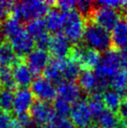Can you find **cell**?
<instances>
[{
	"label": "cell",
	"instance_id": "cell-29",
	"mask_svg": "<svg viewBox=\"0 0 127 128\" xmlns=\"http://www.w3.org/2000/svg\"><path fill=\"white\" fill-rule=\"evenodd\" d=\"M13 101H14V92L13 91L7 89L0 90V108L2 111L10 113L13 110Z\"/></svg>",
	"mask_w": 127,
	"mask_h": 128
},
{
	"label": "cell",
	"instance_id": "cell-21",
	"mask_svg": "<svg viewBox=\"0 0 127 128\" xmlns=\"http://www.w3.org/2000/svg\"><path fill=\"white\" fill-rule=\"evenodd\" d=\"M20 59L8 41H4L0 45V68H10L17 64Z\"/></svg>",
	"mask_w": 127,
	"mask_h": 128
},
{
	"label": "cell",
	"instance_id": "cell-34",
	"mask_svg": "<svg viewBox=\"0 0 127 128\" xmlns=\"http://www.w3.org/2000/svg\"><path fill=\"white\" fill-rule=\"evenodd\" d=\"M13 119L11 114L5 111H0V128H8Z\"/></svg>",
	"mask_w": 127,
	"mask_h": 128
},
{
	"label": "cell",
	"instance_id": "cell-36",
	"mask_svg": "<svg viewBox=\"0 0 127 128\" xmlns=\"http://www.w3.org/2000/svg\"><path fill=\"white\" fill-rule=\"evenodd\" d=\"M120 57H122V66L124 68V71L127 73V46L122 49Z\"/></svg>",
	"mask_w": 127,
	"mask_h": 128
},
{
	"label": "cell",
	"instance_id": "cell-3",
	"mask_svg": "<svg viewBox=\"0 0 127 128\" xmlns=\"http://www.w3.org/2000/svg\"><path fill=\"white\" fill-rule=\"evenodd\" d=\"M64 35L73 44H78L86 26L84 17L78 10H69L63 12Z\"/></svg>",
	"mask_w": 127,
	"mask_h": 128
},
{
	"label": "cell",
	"instance_id": "cell-1",
	"mask_svg": "<svg viewBox=\"0 0 127 128\" xmlns=\"http://www.w3.org/2000/svg\"><path fill=\"white\" fill-rule=\"evenodd\" d=\"M53 2L50 1H22L16 2L12 7V16L20 22H30L42 19L50 10Z\"/></svg>",
	"mask_w": 127,
	"mask_h": 128
},
{
	"label": "cell",
	"instance_id": "cell-32",
	"mask_svg": "<svg viewBox=\"0 0 127 128\" xmlns=\"http://www.w3.org/2000/svg\"><path fill=\"white\" fill-rule=\"evenodd\" d=\"M13 2L11 1H2L0 0V24H3L10 16L12 11Z\"/></svg>",
	"mask_w": 127,
	"mask_h": 128
},
{
	"label": "cell",
	"instance_id": "cell-2",
	"mask_svg": "<svg viewBox=\"0 0 127 128\" xmlns=\"http://www.w3.org/2000/svg\"><path fill=\"white\" fill-rule=\"evenodd\" d=\"M83 43L85 46L97 52H108L112 48L111 35L110 31L106 30L94 22L86 21V26L83 33Z\"/></svg>",
	"mask_w": 127,
	"mask_h": 128
},
{
	"label": "cell",
	"instance_id": "cell-25",
	"mask_svg": "<svg viewBox=\"0 0 127 128\" xmlns=\"http://www.w3.org/2000/svg\"><path fill=\"white\" fill-rule=\"evenodd\" d=\"M25 30L34 39L41 36L44 33L48 32L45 21L43 19H36L33 21L27 22L25 24Z\"/></svg>",
	"mask_w": 127,
	"mask_h": 128
},
{
	"label": "cell",
	"instance_id": "cell-6",
	"mask_svg": "<svg viewBox=\"0 0 127 128\" xmlns=\"http://www.w3.org/2000/svg\"><path fill=\"white\" fill-rule=\"evenodd\" d=\"M68 57L77 61L81 68H83V70H92V68H96L101 60L99 52L85 46L84 44L81 45L80 43L73 45Z\"/></svg>",
	"mask_w": 127,
	"mask_h": 128
},
{
	"label": "cell",
	"instance_id": "cell-14",
	"mask_svg": "<svg viewBox=\"0 0 127 128\" xmlns=\"http://www.w3.org/2000/svg\"><path fill=\"white\" fill-rule=\"evenodd\" d=\"M34 102V96L31 90H28L27 88H21L14 92L13 110L17 115L27 113Z\"/></svg>",
	"mask_w": 127,
	"mask_h": 128
},
{
	"label": "cell",
	"instance_id": "cell-27",
	"mask_svg": "<svg viewBox=\"0 0 127 128\" xmlns=\"http://www.w3.org/2000/svg\"><path fill=\"white\" fill-rule=\"evenodd\" d=\"M108 83L113 90L124 94V92L127 90V73L124 70H120L110 78Z\"/></svg>",
	"mask_w": 127,
	"mask_h": 128
},
{
	"label": "cell",
	"instance_id": "cell-22",
	"mask_svg": "<svg viewBox=\"0 0 127 128\" xmlns=\"http://www.w3.org/2000/svg\"><path fill=\"white\" fill-rule=\"evenodd\" d=\"M45 24H46L47 30L54 34H58L63 29L64 26V17L63 11L59 10H50L48 12L45 18Z\"/></svg>",
	"mask_w": 127,
	"mask_h": 128
},
{
	"label": "cell",
	"instance_id": "cell-13",
	"mask_svg": "<svg viewBox=\"0 0 127 128\" xmlns=\"http://www.w3.org/2000/svg\"><path fill=\"white\" fill-rule=\"evenodd\" d=\"M73 46L67 38L62 33L54 34L50 42L49 50L56 59H64L69 56Z\"/></svg>",
	"mask_w": 127,
	"mask_h": 128
},
{
	"label": "cell",
	"instance_id": "cell-11",
	"mask_svg": "<svg viewBox=\"0 0 127 128\" xmlns=\"http://www.w3.org/2000/svg\"><path fill=\"white\" fill-rule=\"evenodd\" d=\"M78 86L90 94L94 92H103L108 86V83L101 80L95 72L92 70H83L78 76Z\"/></svg>",
	"mask_w": 127,
	"mask_h": 128
},
{
	"label": "cell",
	"instance_id": "cell-23",
	"mask_svg": "<svg viewBox=\"0 0 127 128\" xmlns=\"http://www.w3.org/2000/svg\"><path fill=\"white\" fill-rule=\"evenodd\" d=\"M124 98V96L122 94L113 89L106 90L102 92V99L105 107L106 108V110H110L113 112L119 110Z\"/></svg>",
	"mask_w": 127,
	"mask_h": 128
},
{
	"label": "cell",
	"instance_id": "cell-39",
	"mask_svg": "<svg viewBox=\"0 0 127 128\" xmlns=\"http://www.w3.org/2000/svg\"><path fill=\"white\" fill-rule=\"evenodd\" d=\"M84 128H100L98 126V125H95V124H91V125H89V126H86V127Z\"/></svg>",
	"mask_w": 127,
	"mask_h": 128
},
{
	"label": "cell",
	"instance_id": "cell-8",
	"mask_svg": "<svg viewBox=\"0 0 127 128\" xmlns=\"http://www.w3.org/2000/svg\"><path fill=\"white\" fill-rule=\"evenodd\" d=\"M31 92L38 101L48 102L55 100L57 96V90L52 82L44 77H38L31 84Z\"/></svg>",
	"mask_w": 127,
	"mask_h": 128
},
{
	"label": "cell",
	"instance_id": "cell-19",
	"mask_svg": "<svg viewBox=\"0 0 127 128\" xmlns=\"http://www.w3.org/2000/svg\"><path fill=\"white\" fill-rule=\"evenodd\" d=\"M44 78H47L52 83L60 84L64 82L63 73H62V59L53 58L50 59L46 68L43 71Z\"/></svg>",
	"mask_w": 127,
	"mask_h": 128
},
{
	"label": "cell",
	"instance_id": "cell-7",
	"mask_svg": "<svg viewBox=\"0 0 127 128\" xmlns=\"http://www.w3.org/2000/svg\"><path fill=\"white\" fill-rule=\"evenodd\" d=\"M8 42L20 59H24L35 47L34 38L29 35L25 28H22L8 38Z\"/></svg>",
	"mask_w": 127,
	"mask_h": 128
},
{
	"label": "cell",
	"instance_id": "cell-10",
	"mask_svg": "<svg viewBox=\"0 0 127 128\" xmlns=\"http://www.w3.org/2000/svg\"><path fill=\"white\" fill-rule=\"evenodd\" d=\"M71 122L77 127L84 128L91 125L92 116L87 99H80L72 106L70 111Z\"/></svg>",
	"mask_w": 127,
	"mask_h": 128
},
{
	"label": "cell",
	"instance_id": "cell-26",
	"mask_svg": "<svg viewBox=\"0 0 127 128\" xmlns=\"http://www.w3.org/2000/svg\"><path fill=\"white\" fill-rule=\"evenodd\" d=\"M22 28V26L21 22L12 15L10 16L1 25V29L3 31L4 36H7L8 38L12 36L18 31H20Z\"/></svg>",
	"mask_w": 127,
	"mask_h": 128
},
{
	"label": "cell",
	"instance_id": "cell-33",
	"mask_svg": "<svg viewBox=\"0 0 127 128\" xmlns=\"http://www.w3.org/2000/svg\"><path fill=\"white\" fill-rule=\"evenodd\" d=\"M76 4L77 1H73V0H62V1H56L53 2L52 6H55L59 10L63 11H69L73 10L74 8H76Z\"/></svg>",
	"mask_w": 127,
	"mask_h": 128
},
{
	"label": "cell",
	"instance_id": "cell-4",
	"mask_svg": "<svg viewBox=\"0 0 127 128\" xmlns=\"http://www.w3.org/2000/svg\"><path fill=\"white\" fill-rule=\"evenodd\" d=\"M122 66V57L118 50L110 49L101 57L98 66H96L95 73L100 80L110 85V80L120 71Z\"/></svg>",
	"mask_w": 127,
	"mask_h": 128
},
{
	"label": "cell",
	"instance_id": "cell-18",
	"mask_svg": "<svg viewBox=\"0 0 127 128\" xmlns=\"http://www.w3.org/2000/svg\"><path fill=\"white\" fill-rule=\"evenodd\" d=\"M100 128H127L116 112L105 110L96 118Z\"/></svg>",
	"mask_w": 127,
	"mask_h": 128
},
{
	"label": "cell",
	"instance_id": "cell-5",
	"mask_svg": "<svg viewBox=\"0 0 127 128\" xmlns=\"http://www.w3.org/2000/svg\"><path fill=\"white\" fill-rule=\"evenodd\" d=\"M120 10L110 7L98 5V7L94 6L90 17L86 21L92 22L95 24L101 26L108 31H110L114 29L117 24L120 22Z\"/></svg>",
	"mask_w": 127,
	"mask_h": 128
},
{
	"label": "cell",
	"instance_id": "cell-31",
	"mask_svg": "<svg viewBox=\"0 0 127 128\" xmlns=\"http://www.w3.org/2000/svg\"><path fill=\"white\" fill-rule=\"evenodd\" d=\"M41 128H75V125L67 118L55 116L53 120Z\"/></svg>",
	"mask_w": 127,
	"mask_h": 128
},
{
	"label": "cell",
	"instance_id": "cell-12",
	"mask_svg": "<svg viewBox=\"0 0 127 128\" xmlns=\"http://www.w3.org/2000/svg\"><path fill=\"white\" fill-rule=\"evenodd\" d=\"M25 64L30 68L34 75H39L44 71L50 62V54L45 50L34 49L31 52L24 57Z\"/></svg>",
	"mask_w": 127,
	"mask_h": 128
},
{
	"label": "cell",
	"instance_id": "cell-17",
	"mask_svg": "<svg viewBox=\"0 0 127 128\" xmlns=\"http://www.w3.org/2000/svg\"><path fill=\"white\" fill-rule=\"evenodd\" d=\"M112 48L115 50L124 49L127 46V21H120L114 27L111 34Z\"/></svg>",
	"mask_w": 127,
	"mask_h": 128
},
{
	"label": "cell",
	"instance_id": "cell-9",
	"mask_svg": "<svg viewBox=\"0 0 127 128\" xmlns=\"http://www.w3.org/2000/svg\"><path fill=\"white\" fill-rule=\"evenodd\" d=\"M30 116L38 127H42L56 116L53 107L48 102L35 101L30 108Z\"/></svg>",
	"mask_w": 127,
	"mask_h": 128
},
{
	"label": "cell",
	"instance_id": "cell-30",
	"mask_svg": "<svg viewBox=\"0 0 127 128\" xmlns=\"http://www.w3.org/2000/svg\"><path fill=\"white\" fill-rule=\"evenodd\" d=\"M72 106L73 105H71L68 102L61 99L60 97H57L56 96V98L54 100V103H53V110L55 111L56 116L66 117V115L70 114Z\"/></svg>",
	"mask_w": 127,
	"mask_h": 128
},
{
	"label": "cell",
	"instance_id": "cell-24",
	"mask_svg": "<svg viewBox=\"0 0 127 128\" xmlns=\"http://www.w3.org/2000/svg\"><path fill=\"white\" fill-rule=\"evenodd\" d=\"M87 101H88L91 112L95 119L106 110L102 99V92H94L90 94Z\"/></svg>",
	"mask_w": 127,
	"mask_h": 128
},
{
	"label": "cell",
	"instance_id": "cell-37",
	"mask_svg": "<svg viewBox=\"0 0 127 128\" xmlns=\"http://www.w3.org/2000/svg\"><path fill=\"white\" fill-rule=\"evenodd\" d=\"M8 128H24V127L17 120H13Z\"/></svg>",
	"mask_w": 127,
	"mask_h": 128
},
{
	"label": "cell",
	"instance_id": "cell-15",
	"mask_svg": "<svg viewBox=\"0 0 127 128\" xmlns=\"http://www.w3.org/2000/svg\"><path fill=\"white\" fill-rule=\"evenodd\" d=\"M57 97L74 105L80 100L81 91L80 86L71 82H63L57 86Z\"/></svg>",
	"mask_w": 127,
	"mask_h": 128
},
{
	"label": "cell",
	"instance_id": "cell-20",
	"mask_svg": "<svg viewBox=\"0 0 127 128\" xmlns=\"http://www.w3.org/2000/svg\"><path fill=\"white\" fill-rule=\"evenodd\" d=\"M81 72V66L78 62L71 57L62 59V73L64 82H73L78 78Z\"/></svg>",
	"mask_w": 127,
	"mask_h": 128
},
{
	"label": "cell",
	"instance_id": "cell-38",
	"mask_svg": "<svg viewBox=\"0 0 127 128\" xmlns=\"http://www.w3.org/2000/svg\"><path fill=\"white\" fill-rule=\"evenodd\" d=\"M4 41H6V40H5V36H4L3 31H2V29H1V25H0V45H1Z\"/></svg>",
	"mask_w": 127,
	"mask_h": 128
},
{
	"label": "cell",
	"instance_id": "cell-28",
	"mask_svg": "<svg viewBox=\"0 0 127 128\" xmlns=\"http://www.w3.org/2000/svg\"><path fill=\"white\" fill-rule=\"evenodd\" d=\"M0 86L1 89L13 90L16 88L12 69L10 68H0Z\"/></svg>",
	"mask_w": 127,
	"mask_h": 128
},
{
	"label": "cell",
	"instance_id": "cell-35",
	"mask_svg": "<svg viewBox=\"0 0 127 128\" xmlns=\"http://www.w3.org/2000/svg\"><path fill=\"white\" fill-rule=\"evenodd\" d=\"M118 111H119V112H118L119 117L120 118L122 122L126 125V124H127V97H124V100H122V102L120 104V108H119V110H118Z\"/></svg>",
	"mask_w": 127,
	"mask_h": 128
},
{
	"label": "cell",
	"instance_id": "cell-40",
	"mask_svg": "<svg viewBox=\"0 0 127 128\" xmlns=\"http://www.w3.org/2000/svg\"><path fill=\"white\" fill-rule=\"evenodd\" d=\"M0 90H1V86H0Z\"/></svg>",
	"mask_w": 127,
	"mask_h": 128
},
{
	"label": "cell",
	"instance_id": "cell-16",
	"mask_svg": "<svg viewBox=\"0 0 127 128\" xmlns=\"http://www.w3.org/2000/svg\"><path fill=\"white\" fill-rule=\"evenodd\" d=\"M22 60L24 59L20 60L15 66H13L12 74L16 86H19L21 88H26L32 84L34 74Z\"/></svg>",
	"mask_w": 127,
	"mask_h": 128
}]
</instances>
